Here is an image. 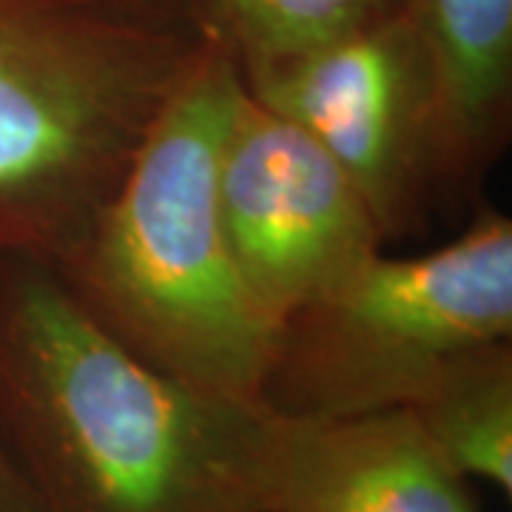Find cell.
<instances>
[{"mask_svg":"<svg viewBox=\"0 0 512 512\" xmlns=\"http://www.w3.org/2000/svg\"><path fill=\"white\" fill-rule=\"evenodd\" d=\"M202 40L197 0H0V251L72 254Z\"/></svg>","mask_w":512,"mask_h":512,"instance_id":"3","label":"cell"},{"mask_svg":"<svg viewBox=\"0 0 512 512\" xmlns=\"http://www.w3.org/2000/svg\"><path fill=\"white\" fill-rule=\"evenodd\" d=\"M407 410L458 478L512 493L510 342L456 356Z\"/></svg>","mask_w":512,"mask_h":512,"instance_id":"9","label":"cell"},{"mask_svg":"<svg viewBox=\"0 0 512 512\" xmlns=\"http://www.w3.org/2000/svg\"><path fill=\"white\" fill-rule=\"evenodd\" d=\"M217 200L239 276L279 328L384 248L348 174L245 83L222 134Z\"/></svg>","mask_w":512,"mask_h":512,"instance_id":"5","label":"cell"},{"mask_svg":"<svg viewBox=\"0 0 512 512\" xmlns=\"http://www.w3.org/2000/svg\"><path fill=\"white\" fill-rule=\"evenodd\" d=\"M433 80L439 188H467L507 148L512 123V0H407Z\"/></svg>","mask_w":512,"mask_h":512,"instance_id":"8","label":"cell"},{"mask_svg":"<svg viewBox=\"0 0 512 512\" xmlns=\"http://www.w3.org/2000/svg\"><path fill=\"white\" fill-rule=\"evenodd\" d=\"M0 512H40L0 444Z\"/></svg>","mask_w":512,"mask_h":512,"instance_id":"11","label":"cell"},{"mask_svg":"<svg viewBox=\"0 0 512 512\" xmlns=\"http://www.w3.org/2000/svg\"><path fill=\"white\" fill-rule=\"evenodd\" d=\"M404 6L407 0H197L202 23L228 43L242 74L311 55Z\"/></svg>","mask_w":512,"mask_h":512,"instance_id":"10","label":"cell"},{"mask_svg":"<svg viewBox=\"0 0 512 512\" xmlns=\"http://www.w3.org/2000/svg\"><path fill=\"white\" fill-rule=\"evenodd\" d=\"M256 512H476L410 410L342 419L268 410Z\"/></svg>","mask_w":512,"mask_h":512,"instance_id":"7","label":"cell"},{"mask_svg":"<svg viewBox=\"0 0 512 512\" xmlns=\"http://www.w3.org/2000/svg\"><path fill=\"white\" fill-rule=\"evenodd\" d=\"M265 416L137 359L52 259L0 251V444L40 512H256Z\"/></svg>","mask_w":512,"mask_h":512,"instance_id":"1","label":"cell"},{"mask_svg":"<svg viewBox=\"0 0 512 512\" xmlns=\"http://www.w3.org/2000/svg\"><path fill=\"white\" fill-rule=\"evenodd\" d=\"M242 83L328 151L384 242L419 225L439 183L430 63L407 6L311 55L242 74Z\"/></svg>","mask_w":512,"mask_h":512,"instance_id":"6","label":"cell"},{"mask_svg":"<svg viewBox=\"0 0 512 512\" xmlns=\"http://www.w3.org/2000/svg\"><path fill=\"white\" fill-rule=\"evenodd\" d=\"M510 339L512 222L484 211L436 251H379L288 316L262 404L308 419L407 410L456 356Z\"/></svg>","mask_w":512,"mask_h":512,"instance_id":"4","label":"cell"},{"mask_svg":"<svg viewBox=\"0 0 512 512\" xmlns=\"http://www.w3.org/2000/svg\"><path fill=\"white\" fill-rule=\"evenodd\" d=\"M239 89L237 57L205 26L109 200L55 265L83 311L137 359L202 393L262 404L282 328L239 276L217 200Z\"/></svg>","mask_w":512,"mask_h":512,"instance_id":"2","label":"cell"}]
</instances>
